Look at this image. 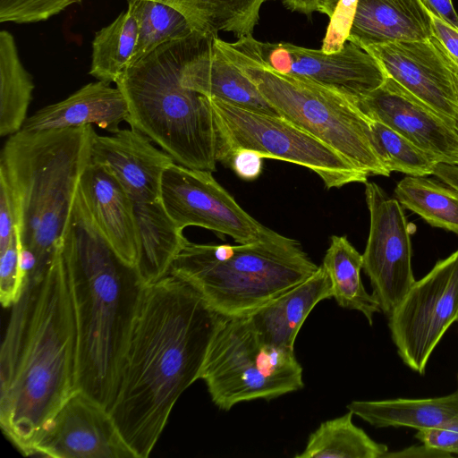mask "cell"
Instances as JSON below:
<instances>
[{
    "instance_id": "45",
    "label": "cell",
    "mask_w": 458,
    "mask_h": 458,
    "mask_svg": "<svg viewBox=\"0 0 458 458\" xmlns=\"http://www.w3.org/2000/svg\"><path fill=\"white\" fill-rule=\"evenodd\" d=\"M442 428L458 430V412Z\"/></svg>"
},
{
    "instance_id": "12",
    "label": "cell",
    "mask_w": 458,
    "mask_h": 458,
    "mask_svg": "<svg viewBox=\"0 0 458 458\" xmlns=\"http://www.w3.org/2000/svg\"><path fill=\"white\" fill-rule=\"evenodd\" d=\"M160 200L182 229L206 228L238 243L259 241L273 232L249 215L210 171L173 163L163 174Z\"/></svg>"
},
{
    "instance_id": "7",
    "label": "cell",
    "mask_w": 458,
    "mask_h": 458,
    "mask_svg": "<svg viewBox=\"0 0 458 458\" xmlns=\"http://www.w3.org/2000/svg\"><path fill=\"white\" fill-rule=\"evenodd\" d=\"M214 46L257 87L278 114L319 139L357 169L389 176L371 140L370 119L344 94L311 81L279 72L213 38Z\"/></svg>"
},
{
    "instance_id": "39",
    "label": "cell",
    "mask_w": 458,
    "mask_h": 458,
    "mask_svg": "<svg viewBox=\"0 0 458 458\" xmlns=\"http://www.w3.org/2000/svg\"><path fill=\"white\" fill-rule=\"evenodd\" d=\"M433 37L454 58L458 59V29L430 13Z\"/></svg>"
},
{
    "instance_id": "44",
    "label": "cell",
    "mask_w": 458,
    "mask_h": 458,
    "mask_svg": "<svg viewBox=\"0 0 458 458\" xmlns=\"http://www.w3.org/2000/svg\"><path fill=\"white\" fill-rule=\"evenodd\" d=\"M286 8L309 15L317 11V0H282Z\"/></svg>"
},
{
    "instance_id": "8",
    "label": "cell",
    "mask_w": 458,
    "mask_h": 458,
    "mask_svg": "<svg viewBox=\"0 0 458 458\" xmlns=\"http://www.w3.org/2000/svg\"><path fill=\"white\" fill-rule=\"evenodd\" d=\"M199 379L212 402L224 411L242 402L269 401L304 386L302 368L293 351L266 343L246 316L222 318Z\"/></svg>"
},
{
    "instance_id": "22",
    "label": "cell",
    "mask_w": 458,
    "mask_h": 458,
    "mask_svg": "<svg viewBox=\"0 0 458 458\" xmlns=\"http://www.w3.org/2000/svg\"><path fill=\"white\" fill-rule=\"evenodd\" d=\"M181 83L208 98L279 115L255 84L214 46L213 38L185 63Z\"/></svg>"
},
{
    "instance_id": "11",
    "label": "cell",
    "mask_w": 458,
    "mask_h": 458,
    "mask_svg": "<svg viewBox=\"0 0 458 458\" xmlns=\"http://www.w3.org/2000/svg\"><path fill=\"white\" fill-rule=\"evenodd\" d=\"M229 44L279 72L336 90L356 104L380 87L387 77L372 55L350 41L330 54L290 43L262 42L252 35Z\"/></svg>"
},
{
    "instance_id": "40",
    "label": "cell",
    "mask_w": 458,
    "mask_h": 458,
    "mask_svg": "<svg viewBox=\"0 0 458 458\" xmlns=\"http://www.w3.org/2000/svg\"><path fill=\"white\" fill-rule=\"evenodd\" d=\"M422 3L432 14L458 29V14L452 0H422Z\"/></svg>"
},
{
    "instance_id": "30",
    "label": "cell",
    "mask_w": 458,
    "mask_h": 458,
    "mask_svg": "<svg viewBox=\"0 0 458 458\" xmlns=\"http://www.w3.org/2000/svg\"><path fill=\"white\" fill-rule=\"evenodd\" d=\"M137 34L136 21L127 7L95 33L89 73L98 81L115 83L130 65Z\"/></svg>"
},
{
    "instance_id": "33",
    "label": "cell",
    "mask_w": 458,
    "mask_h": 458,
    "mask_svg": "<svg viewBox=\"0 0 458 458\" xmlns=\"http://www.w3.org/2000/svg\"><path fill=\"white\" fill-rule=\"evenodd\" d=\"M358 0H317V12L329 18L321 50L335 53L346 43L354 19Z\"/></svg>"
},
{
    "instance_id": "2",
    "label": "cell",
    "mask_w": 458,
    "mask_h": 458,
    "mask_svg": "<svg viewBox=\"0 0 458 458\" xmlns=\"http://www.w3.org/2000/svg\"><path fill=\"white\" fill-rule=\"evenodd\" d=\"M76 327L62 242L46 271L27 280L1 349L0 424L29 456L75 391Z\"/></svg>"
},
{
    "instance_id": "25",
    "label": "cell",
    "mask_w": 458,
    "mask_h": 458,
    "mask_svg": "<svg viewBox=\"0 0 458 458\" xmlns=\"http://www.w3.org/2000/svg\"><path fill=\"white\" fill-rule=\"evenodd\" d=\"M131 0H127V2ZM172 6L188 20L193 30L216 38L231 32L238 38L251 36L261 6L272 0H151Z\"/></svg>"
},
{
    "instance_id": "20",
    "label": "cell",
    "mask_w": 458,
    "mask_h": 458,
    "mask_svg": "<svg viewBox=\"0 0 458 458\" xmlns=\"http://www.w3.org/2000/svg\"><path fill=\"white\" fill-rule=\"evenodd\" d=\"M333 297L329 276L322 265L303 282L262 304L246 316L266 343L293 351L297 335L314 307Z\"/></svg>"
},
{
    "instance_id": "21",
    "label": "cell",
    "mask_w": 458,
    "mask_h": 458,
    "mask_svg": "<svg viewBox=\"0 0 458 458\" xmlns=\"http://www.w3.org/2000/svg\"><path fill=\"white\" fill-rule=\"evenodd\" d=\"M432 37L430 12L422 0H358L347 41L364 48Z\"/></svg>"
},
{
    "instance_id": "24",
    "label": "cell",
    "mask_w": 458,
    "mask_h": 458,
    "mask_svg": "<svg viewBox=\"0 0 458 458\" xmlns=\"http://www.w3.org/2000/svg\"><path fill=\"white\" fill-rule=\"evenodd\" d=\"M347 409L375 428H442L458 412V390L433 398L352 401Z\"/></svg>"
},
{
    "instance_id": "27",
    "label": "cell",
    "mask_w": 458,
    "mask_h": 458,
    "mask_svg": "<svg viewBox=\"0 0 458 458\" xmlns=\"http://www.w3.org/2000/svg\"><path fill=\"white\" fill-rule=\"evenodd\" d=\"M35 89L31 74L24 67L14 37L0 31V135L20 131L27 120Z\"/></svg>"
},
{
    "instance_id": "9",
    "label": "cell",
    "mask_w": 458,
    "mask_h": 458,
    "mask_svg": "<svg viewBox=\"0 0 458 458\" xmlns=\"http://www.w3.org/2000/svg\"><path fill=\"white\" fill-rule=\"evenodd\" d=\"M208 99L216 130L217 162L227 164L233 152L245 148L264 158L304 166L317 174L327 189L367 182L366 173L285 118Z\"/></svg>"
},
{
    "instance_id": "6",
    "label": "cell",
    "mask_w": 458,
    "mask_h": 458,
    "mask_svg": "<svg viewBox=\"0 0 458 458\" xmlns=\"http://www.w3.org/2000/svg\"><path fill=\"white\" fill-rule=\"evenodd\" d=\"M318 268L298 241L273 231L236 245L188 242L168 274L193 287L219 315L234 318L247 316Z\"/></svg>"
},
{
    "instance_id": "15",
    "label": "cell",
    "mask_w": 458,
    "mask_h": 458,
    "mask_svg": "<svg viewBox=\"0 0 458 458\" xmlns=\"http://www.w3.org/2000/svg\"><path fill=\"white\" fill-rule=\"evenodd\" d=\"M387 77L440 114L453 128L457 114L450 68L437 39L394 41L364 47Z\"/></svg>"
},
{
    "instance_id": "29",
    "label": "cell",
    "mask_w": 458,
    "mask_h": 458,
    "mask_svg": "<svg viewBox=\"0 0 458 458\" xmlns=\"http://www.w3.org/2000/svg\"><path fill=\"white\" fill-rule=\"evenodd\" d=\"M394 195L401 206L416 213L432 226L458 234L456 189L425 176L408 175L397 183Z\"/></svg>"
},
{
    "instance_id": "1",
    "label": "cell",
    "mask_w": 458,
    "mask_h": 458,
    "mask_svg": "<svg viewBox=\"0 0 458 458\" xmlns=\"http://www.w3.org/2000/svg\"><path fill=\"white\" fill-rule=\"evenodd\" d=\"M222 318L171 274L144 285L109 410L136 458L150 454L174 403L199 379Z\"/></svg>"
},
{
    "instance_id": "47",
    "label": "cell",
    "mask_w": 458,
    "mask_h": 458,
    "mask_svg": "<svg viewBox=\"0 0 458 458\" xmlns=\"http://www.w3.org/2000/svg\"><path fill=\"white\" fill-rule=\"evenodd\" d=\"M458 322V321H457Z\"/></svg>"
},
{
    "instance_id": "4",
    "label": "cell",
    "mask_w": 458,
    "mask_h": 458,
    "mask_svg": "<svg viewBox=\"0 0 458 458\" xmlns=\"http://www.w3.org/2000/svg\"><path fill=\"white\" fill-rule=\"evenodd\" d=\"M93 125L20 131L1 150L0 177L12 194L21 248L37 259L36 280L61 243L81 174L90 159Z\"/></svg>"
},
{
    "instance_id": "46",
    "label": "cell",
    "mask_w": 458,
    "mask_h": 458,
    "mask_svg": "<svg viewBox=\"0 0 458 458\" xmlns=\"http://www.w3.org/2000/svg\"><path fill=\"white\" fill-rule=\"evenodd\" d=\"M457 382H458V373H457Z\"/></svg>"
},
{
    "instance_id": "10",
    "label": "cell",
    "mask_w": 458,
    "mask_h": 458,
    "mask_svg": "<svg viewBox=\"0 0 458 458\" xmlns=\"http://www.w3.org/2000/svg\"><path fill=\"white\" fill-rule=\"evenodd\" d=\"M387 318L399 357L423 375L434 349L458 321V250L415 281Z\"/></svg>"
},
{
    "instance_id": "35",
    "label": "cell",
    "mask_w": 458,
    "mask_h": 458,
    "mask_svg": "<svg viewBox=\"0 0 458 458\" xmlns=\"http://www.w3.org/2000/svg\"><path fill=\"white\" fill-rule=\"evenodd\" d=\"M27 278L20 266V240L17 233L0 251V301L4 307L16 304L26 288Z\"/></svg>"
},
{
    "instance_id": "18",
    "label": "cell",
    "mask_w": 458,
    "mask_h": 458,
    "mask_svg": "<svg viewBox=\"0 0 458 458\" xmlns=\"http://www.w3.org/2000/svg\"><path fill=\"white\" fill-rule=\"evenodd\" d=\"M96 225L118 256L135 267L139 255L134 202L104 166L89 162L78 188Z\"/></svg>"
},
{
    "instance_id": "41",
    "label": "cell",
    "mask_w": 458,
    "mask_h": 458,
    "mask_svg": "<svg viewBox=\"0 0 458 458\" xmlns=\"http://www.w3.org/2000/svg\"><path fill=\"white\" fill-rule=\"evenodd\" d=\"M452 455L439 449L431 447L424 443L420 445H411L395 453L387 452L385 457H403V458H437L451 457Z\"/></svg>"
},
{
    "instance_id": "3",
    "label": "cell",
    "mask_w": 458,
    "mask_h": 458,
    "mask_svg": "<svg viewBox=\"0 0 458 458\" xmlns=\"http://www.w3.org/2000/svg\"><path fill=\"white\" fill-rule=\"evenodd\" d=\"M76 327L75 391L111 409L144 284L77 191L62 240Z\"/></svg>"
},
{
    "instance_id": "43",
    "label": "cell",
    "mask_w": 458,
    "mask_h": 458,
    "mask_svg": "<svg viewBox=\"0 0 458 458\" xmlns=\"http://www.w3.org/2000/svg\"><path fill=\"white\" fill-rule=\"evenodd\" d=\"M438 43H439V47L441 48V51H442L445 58L446 60V63H447V64H448V66L450 68V71H451V73H452V77H453V81H454V89H455V96H456V102H457V114H456V117H455V120H454V123L453 129L455 131V133L458 135V59H456L453 55H451L445 49V47L440 44L439 41H438Z\"/></svg>"
},
{
    "instance_id": "42",
    "label": "cell",
    "mask_w": 458,
    "mask_h": 458,
    "mask_svg": "<svg viewBox=\"0 0 458 458\" xmlns=\"http://www.w3.org/2000/svg\"><path fill=\"white\" fill-rule=\"evenodd\" d=\"M433 174L444 183L458 191V165L437 163Z\"/></svg>"
},
{
    "instance_id": "28",
    "label": "cell",
    "mask_w": 458,
    "mask_h": 458,
    "mask_svg": "<svg viewBox=\"0 0 458 458\" xmlns=\"http://www.w3.org/2000/svg\"><path fill=\"white\" fill-rule=\"evenodd\" d=\"M353 413L322 422L295 458H383L388 447L374 441L352 422Z\"/></svg>"
},
{
    "instance_id": "38",
    "label": "cell",
    "mask_w": 458,
    "mask_h": 458,
    "mask_svg": "<svg viewBox=\"0 0 458 458\" xmlns=\"http://www.w3.org/2000/svg\"><path fill=\"white\" fill-rule=\"evenodd\" d=\"M415 437L421 443L444 451L449 454L458 455V430L437 428L418 430Z\"/></svg>"
},
{
    "instance_id": "17",
    "label": "cell",
    "mask_w": 458,
    "mask_h": 458,
    "mask_svg": "<svg viewBox=\"0 0 458 458\" xmlns=\"http://www.w3.org/2000/svg\"><path fill=\"white\" fill-rule=\"evenodd\" d=\"M90 162L107 169L133 202H151L160 199L163 174L174 160L148 136L130 127L110 135L95 131Z\"/></svg>"
},
{
    "instance_id": "31",
    "label": "cell",
    "mask_w": 458,
    "mask_h": 458,
    "mask_svg": "<svg viewBox=\"0 0 458 458\" xmlns=\"http://www.w3.org/2000/svg\"><path fill=\"white\" fill-rule=\"evenodd\" d=\"M128 8L138 29L130 65L164 43L186 38L195 32L186 17L167 4L151 0H131L128 2Z\"/></svg>"
},
{
    "instance_id": "14",
    "label": "cell",
    "mask_w": 458,
    "mask_h": 458,
    "mask_svg": "<svg viewBox=\"0 0 458 458\" xmlns=\"http://www.w3.org/2000/svg\"><path fill=\"white\" fill-rule=\"evenodd\" d=\"M29 456L136 458L109 411L77 390L43 429Z\"/></svg>"
},
{
    "instance_id": "37",
    "label": "cell",
    "mask_w": 458,
    "mask_h": 458,
    "mask_svg": "<svg viewBox=\"0 0 458 458\" xmlns=\"http://www.w3.org/2000/svg\"><path fill=\"white\" fill-rule=\"evenodd\" d=\"M263 159L264 157L259 152L242 148L233 152L226 165H229L240 178L246 181H252L260 175Z\"/></svg>"
},
{
    "instance_id": "13",
    "label": "cell",
    "mask_w": 458,
    "mask_h": 458,
    "mask_svg": "<svg viewBox=\"0 0 458 458\" xmlns=\"http://www.w3.org/2000/svg\"><path fill=\"white\" fill-rule=\"evenodd\" d=\"M369 233L362 254L363 270L373 295L388 318L415 283L409 224L401 204L375 182H365Z\"/></svg>"
},
{
    "instance_id": "26",
    "label": "cell",
    "mask_w": 458,
    "mask_h": 458,
    "mask_svg": "<svg viewBox=\"0 0 458 458\" xmlns=\"http://www.w3.org/2000/svg\"><path fill=\"white\" fill-rule=\"evenodd\" d=\"M333 290V298L342 308L361 312L373 324V317L381 311L376 297L369 293L361 281L362 255L346 236L334 235L321 264Z\"/></svg>"
},
{
    "instance_id": "34",
    "label": "cell",
    "mask_w": 458,
    "mask_h": 458,
    "mask_svg": "<svg viewBox=\"0 0 458 458\" xmlns=\"http://www.w3.org/2000/svg\"><path fill=\"white\" fill-rule=\"evenodd\" d=\"M81 0H0V21L33 23L47 21Z\"/></svg>"
},
{
    "instance_id": "23",
    "label": "cell",
    "mask_w": 458,
    "mask_h": 458,
    "mask_svg": "<svg viewBox=\"0 0 458 458\" xmlns=\"http://www.w3.org/2000/svg\"><path fill=\"white\" fill-rule=\"evenodd\" d=\"M139 255L135 266L144 284L168 275L171 265L189 242L160 199L134 202Z\"/></svg>"
},
{
    "instance_id": "32",
    "label": "cell",
    "mask_w": 458,
    "mask_h": 458,
    "mask_svg": "<svg viewBox=\"0 0 458 458\" xmlns=\"http://www.w3.org/2000/svg\"><path fill=\"white\" fill-rule=\"evenodd\" d=\"M370 128L374 150L390 174L401 172L411 176L433 174L438 162L432 156L379 121L370 119Z\"/></svg>"
},
{
    "instance_id": "5",
    "label": "cell",
    "mask_w": 458,
    "mask_h": 458,
    "mask_svg": "<svg viewBox=\"0 0 458 458\" xmlns=\"http://www.w3.org/2000/svg\"><path fill=\"white\" fill-rule=\"evenodd\" d=\"M211 37H190L157 47L115 82L127 101L128 123L189 168L216 171V130L208 97L181 83L185 63Z\"/></svg>"
},
{
    "instance_id": "36",
    "label": "cell",
    "mask_w": 458,
    "mask_h": 458,
    "mask_svg": "<svg viewBox=\"0 0 458 458\" xmlns=\"http://www.w3.org/2000/svg\"><path fill=\"white\" fill-rule=\"evenodd\" d=\"M17 216L14 202L5 181L0 177V251L16 233Z\"/></svg>"
},
{
    "instance_id": "16",
    "label": "cell",
    "mask_w": 458,
    "mask_h": 458,
    "mask_svg": "<svg viewBox=\"0 0 458 458\" xmlns=\"http://www.w3.org/2000/svg\"><path fill=\"white\" fill-rule=\"evenodd\" d=\"M357 106L369 118L386 124L438 163L458 165V135L451 125L392 78L386 77Z\"/></svg>"
},
{
    "instance_id": "19",
    "label": "cell",
    "mask_w": 458,
    "mask_h": 458,
    "mask_svg": "<svg viewBox=\"0 0 458 458\" xmlns=\"http://www.w3.org/2000/svg\"><path fill=\"white\" fill-rule=\"evenodd\" d=\"M125 97L116 87L98 81L89 82L65 99L46 106L29 116L22 129L43 131L98 125L114 133L128 122Z\"/></svg>"
}]
</instances>
